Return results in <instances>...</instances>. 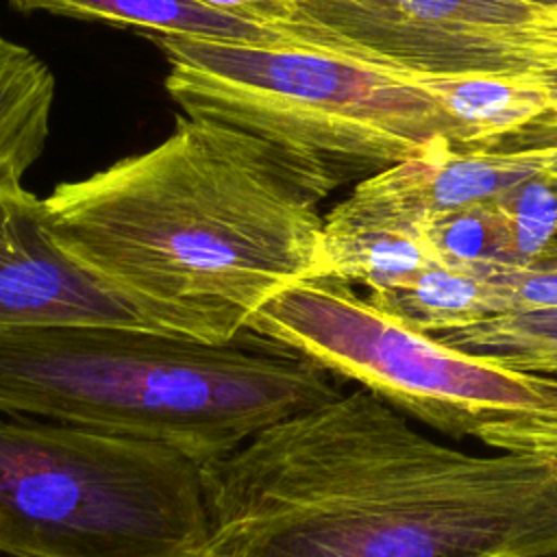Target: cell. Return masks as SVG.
<instances>
[{
	"label": "cell",
	"mask_w": 557,
	"mask_h": 557,
	"mask_svg": "<svg viewBox=\"0 0 557 557\" xmlns=\"http://www.w3.org/2000/svg\"><path fill=\"white\" fill-rule=\"evenodd\" d=\"M205 557H557V459L474 455L359 387L202 463Z\"/></svg>",
	"instance_id": "cell-1"
},
{
	"label": "cell",
	"mask_w": 557,
	"mask_h": 557,
	"mask_svg": "<svg viewBox=\"0 0 557 557\" xmlns=\"http://www.w3.org/2000/svg\"><path fill=\"white\" fill-rule=\"evenodd\" d=\"M333 187L274 144L178 113L157 146L46 198L57 237L148 298L250 315L318 272Z\"/></svg>",
	"instance_id": "cell-2"
},
{
	"label": "cell",
	"mask_w": 557,
	"mask_h": 557,
	"mask_svg": "<svg viewBox=\"0 0 557 557\" xmlns=\"http://www.w3.org/2000/svg\"><path fill=\"white\" fill-rule=\"evenodd\" d=\"M242 329L226 342L124 326L0 329V411L168 444L200 463L344 392Z\"/></svg>",
	"instance_id": "cell-3"
},
{
	"label": "cell",
	"mask_w": 557,
	"mask_h": 557,
	"mask_svg": "<svg viewBox=\"0 0 557 557\" xmlns=\"http://www.w3.org/2000/svg\"><path fill=\"white\" fill-rule=\"evenodd\" d=\"M165 57V91L185 115L257 135L333 189L361 183L472 133L409 76L298 44L146 35Z\"/></svg>",
	"instance_id": "cell-4"
},
{
	"label": "cell",
	"mask_w": 557,
	"mask_h": 557,
	"mask_svg": "<svg viewBox=\"0 0 557 557\" xmlns=\"http://www.w3.org/2000/svg\"><path fill=\"white\" fill-rule=\"evenodd\" d=\"M202 463L159 442L0 411V553L205 557Z\"/></svg>",
	"instance_id": "cell-5"
},
{
	"label": "cell",
	"mask_w": 557,
	"mask_h": 557,
	"mask_svg": "<svg viewBox=\"0 0 557 557\" xmlns=\"http://www.w3.org/2000/svg\"><path fill=\"white\" fill-rule=\"evenodd\" d=\"M246 329L453 437L557 411V379L453 348L335 278L292 283L265 300Z\"/></svg>",
	"instance_id": "cell-6"
},
{
	"label": "cell",
	"mask_w": 557,
	"mask_h": 557,
	"mask_svg": "<svg viewBox=\"0 0 557 557\" xmlns=\"http://www.w3.org/2000/svg\"><path fill=\"white\" fill-rule=\"evenodd\" d=\"M302 46L407 76L487 74L557 98V9L531 0H296Z\"/></svg>",
	"instance_id": "cell-7"
},
{
	"label": "cell",
	"mask_w": 557,
	"mask_h": 557,
	"mask_svg": "<svg viewBox=\"0 0 557 557\" xmlns=\"http://www.w3.org/2000/svg\"><path fill=\"white\" fill-rule=\"evenodd\" d=\"M124 326L226 342L231 313L161 302L109 278L52 231L44 198L22 176L0 178V329Z\"/></svg>",
	"instance_id": "cell-8"
},
{
	"label": "cell",
	"mask_w": 557,
	"mask_h": 557,
	"mask_svg": "<svg viewBox=\"0 0 557 557\" xmlns=\"http://www.w3.org/2000/svg\"><path fill=\"white\" fill-rule=\"evenodd\" d=\"M537 172L542 154H487L442 144L357 183L324 218L420 233L431 220L492 200Z\"/></svg>",
	"instance_id": "cell-9"
},
{
	"label": "cell",
	"mask_w": 557,
	"mask_h": 557,
	"mask_svg": "<svg viewBox=\"0 0 557 557\" xmlns=\"http://www.w3.org/2000/svg\"><path fill=\"white\" fill-rule=\"evenodd\" d=\"M11 4L22 13L44 11L76 20H98L139 30L141 35L161 33L220 41L296 44L281 30L222 15L194 0H11Z\"/></svg>",
	"instance_id": "cell-10"
},
{
	"label": "cell",
	"mask_w": 557,
	"mask_h": 557,
	"mask_svg": "<svg viewBox=\"0 0 557 557\" xmlns=\"http://www.w3.org/2000/svg\"><path fill=\"white\" fill-rule=\"evenodd\" d=\"M437 263L442 261L422 233L324 218L315 276L381 292Z\"/></svg>",
	"instance_id": "cell-11"
},
{
	"label": "cell",
	"mask_w": 557,
	"mask_h": 557,
	"mask_svg": "<svg viewBox=\"0 0 557 557\" xmlns=\"http://www.w3.org/2000/svg\"><path fill=\"white\" fill-rule=\"evenodd\" d=\"M368 298L431 335L461 329L503 311L485 270L446 263L429 265L394 287L370 292Z\"/></svg>",
	"instance_id": "cell-12"
},
{
	"label": "cell",
	"mask_w": 557,
	"mask_h": 557,
	"mask_svg": "<svg viewBox=\"0 0 557 557\" xmlns=\"http://www.w3.org/2000/svg\"><path fill=\"white\" fill-rule=\"evenodd\" d=\"M54 76L33 50L0 37V178L24 176L44 152Z\"/></svg>",
	"instance_id": "cell-13"
},
{
	"label": "cell",
	"mask_w": 557,
	"mask_h": 557,
	"mask_svg": "<svg viewBox=\"0 0 557 557\" xmlns=\"http://www.w3.org/2000/svg\"><path fill=\"white\" fill-rule=\"evenodd\" d=\"M409 78L472 133V141L457 150H468L557 104V98L548 89L505 76L466 74Z\"/></svg>",
	"instance_id": "cell-14"
},
{
	"label": "cell",
	"mask_w": 557,
	"mask_h": 557,
	"mask_svg": "<svg viewBox=\"0 0 557 557\" xmlns=\"http://www.w3.org/2000/svg\"><path fill=\"white\" fill-rule=\"evenodd\" d=\"M420 233L446 265L468 270L520 265L513 226L496 198L435 218Z\"/></svg>",
	"instance_id": "cell-15"
},
{
	"label": "cell",
	"mask_w": 557,
	"mask_h": 557,
	"mask_svg": "<svg viewBox=\"0 0 557 557\" xmlns=\"http://www.w3.org/2000/svg\"><path fill=\"white\" fill-rule=\"evenodd\" d=\"M444 344L483 357H509L557 346V307L511 311L435 335Z\"/></svg>",
	"instance_id": "cell-16"
},
{
	"label": "cell",
	"mask_w": 557,
	"mask_h": 557,
	"mask_svg": "<svg viewBox=\"0 0 557 557\" xmlns=\"http://www.w3.org/2000/svg\"><path fill=\"white\" fill-rule=\"evenodd\" d=\"M496 200L513 226L520 265L537 263L557 237V178L537 172Z\"/></svg>",
	"instance_id": "cell-17"
},
{
	"label": "cell",
	"mask_w": 557,
	"mask_h": 557,
	"mask_svg": "<svg viewBox=\"0 0 557 557\" xmlns=\"http://www.w3.org/2000/svg\"><path fill=\"white\" fill-rule=\"evenodd\" d=\"M485 274L500 300V313L557 307V261L494 268Z\"/></svg>",
	"instance_id": "cell-18"
},
{
	"label": "cell",
	"mask_w": 557,
	"mask_h": 557,
	"mask_svg": "<svg viewBox=\"0 0 557 557\" xmlns=\"http://www.w3.org/2000/svg\"><path fill=\"white\" fill-rule=\"evenodd\" d=\"M476 440L496 450L531 453L557 459V411L487 424L476 433Z\"/></svg>",
	"instance_id": "cell-19"
},
{
	"label": "cell",
	"mask_w": 557,
	"mask_h": 557,
	"mask_svg": "<svg viewBox=\"0 0 557 557\" xmlns=\"http://www.w3.org/2000/svg\"><path fill=\"white\" fill-rule=\"evenodd\" d=\"M468 152L487 154H548L557 152V104H550L531 120L479 141Z\"/></svg>",
	"instance_id": "cell-20"
},
{
	"label": "cell",
	"mask_w": 557,
	"mask_h": 557,
	"mask_svg": "<svg viewBox=\"0 0 557 557\" xmlns=\"http://www.w3.org/2000/svg\"><path fill=\"white\" fill-rule=\"evenodd\" d=\"M194 2L248 24L281 30L302 46V39L298 33L296 0H194Z\"/></svg>",
	"instance_id": "cell-21"
},
{
	"label": "cell",
	"mask_w": 557,
	"mask_h": 557,
	"mask_svg": "<svg viewBox=\"0 0 557 557\" xmlns=\"http://www.w3.org/2000/svg\"><path fill=\"white\" fill-rule=\"evenodd\" d=\"M494 359V357H490ZM511 370L518 372H529V374H540V376H553L557 379V346H546L520 355H509V357H498L494 359Z\"/></svg>",
	"instance_id": "cell-22"
},
{
	"label": "cell",
	"mask_w": 557,
	"mask_h": 557,
	"mask_svg": "<svg viewBox=\"0 0 557 557\" xmlns=\"http://www.w3.org/2000/svg\"><path fill=\"white\" fill-rule=\"evenodd\" d=\"M542 172L557 178V152L542 154Z\"/></svg>",
	"instance_id": "cell-23"
},
{
	"label": "cell",
	"mask_w": 557,
	"mask_h": 557,
	"mask_svg": "<svg viewBox=\"0 0 557 557\" xmlns=\"http://www.w3.org/2000/svg\"><path fill=\"white\" fill-rule=\"evenodd\" d=\"M542 261H557V237L553 239V244L548 246V250L544 252V257L537 263H542Z\"/></svg>",
	"instance_id": "cell-24"
},
{
	"label": "cell",
	"mask_w": 557,
	"mask_h": 557,
	"mask_svg": "<svg viewBox=\"0 0 557 557\" xmlns=\"http://www.w3.org/2000/svg\"><path fill=\"white\" fill-rule=\"evenodd\" d=\"M531 2H535V4H544V7H553V9H557V0H531Z\"/></svg>",
	"instance_id": "cell-25"
}]
</instances>
